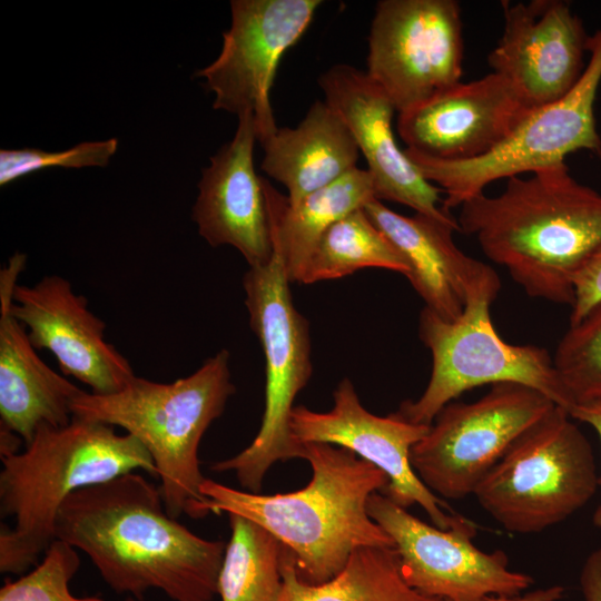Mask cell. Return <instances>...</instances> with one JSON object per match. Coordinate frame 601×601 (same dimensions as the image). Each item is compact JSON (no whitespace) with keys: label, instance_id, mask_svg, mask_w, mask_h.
Wrapping results in <instances>:
<instances>
[{"label":"cell","instance_id":"1","mask_svg":"<svg viewBox=\"0 0 601 601\" xmlns=\"http://www.w3.org/2000/svg\"><path fill=\"white\" fill-rule=\"evenodd\" d=\"M56 539L87 554L106 584L142 600L213 601L226 548L167 512L160 489L138 472L86 486L62 504Z\"/></svg>","mask_w":601,"mask_h":601},{"label":"cell","instance_id":"2","mask_svg":"<svg viewBox=\"0 0 601 601\" xmlns=\"http://www.w3.org/2000/svg\"><path fill=\"white\" fill-rule=\"evenodd\" d=\"M456 220L530 297L572 306L574 277L601 245V194L561 162L465 200Z\"/></svg>","mask_w":601,"mask_h":601},{"label":"cell","instance_id":"3","mask_svg":"<svg viewBox=\"0 0 601 601\" xmlns=\"http://www.w3.org/2000/svg\"><path fill=\"white\" fill-rule=\"evenodd\" d=\"M304 446L313 476L300 490L266 495L207 477L200 490L208 514H236L257 523L290 551L298 577L318 584L339 573L357 549L395 546L367 512L371 495L383 493L388 479L347 449Z\"/></svg>","mask_w":601,"mask_h":601},{"label":"cell","instance_id":"4","mask_svg":"<svg viewBox=\"0 0 601 601\" xmlns=\"http://www.w3.org/2000/svg\"><path fill=\"white\" fill-rule=\"evenodd\" d=\"M1 463L0 512L14 525L0 532V572L14 575L38 564L56 540L58 513L75 492L130 472L157 476L137 439L79 415L62 427H39L22 452Z\"/></svg>","mask_w":601,"mask_h":601},{"label":"cell","instance_id":"5","mask_svg":"<svg viewBox=\"0 0 601 601\" xmlns=\"http://www.w3.org/2000/svg\"><path fill=\"white\" fill-rule=\"evenodd\" d=\"M229 357L221 349L173 383L135 376L117 393L83 391L72 402L73 415L119 426L142 444L154 461L165 508L175 519L208 515L198 450L236 391Z\"/></svg>","mask_w":601,"mask_h":601},{"label":"cell","instance_id":"6","mask_svg":"<svg viewBox=\"0 0 601 601\" xmlns=\"http://www.w3.org/2000/svg\"><path fill=\"white\" fill-rule=\"evenodd\" d=\"M501 288L490 267L469 288L465 308L454 321H444L428 308L420 314L418 334L432 355V372L423 394L404 401L405 420L431 426L441 410L466 391L485 384L518 383L548 396L569 411L570 402L553 356L536 345L505 342L491 319V304Z\"/></svg>","mask_w":601,"mask_h":601},{"label":"cell","instance_id":"7","mask_svg":"<svg viewBox=\"0 0 601 601\" xmlns=\"http://www.w3.org/2000/svg\"><path fill=\"white\" fill-rule=\"evenodd\" d=\"M572 420L556 405L512 443L476 486V501L505 530L539 533L595 494L593 451Z\"/></svg>","mask_w":601,"mask_h":601},{"label":"cell","instance_id":"8","mask_svg":"<svg viewBox=\"0 0 601 601\" xmlns=\"http://www.w3.org/2000/svg\"><path fill=\"white\" fill-rule=\"evenodd\" d=\"M282 258L273 253L268 264L249 267L243 278L245 304L253 332L265 358V406L259 431L236 455L216 461L210 470L233 472L245 491L259 493L273 464L304 459L305 446L290 431L297 394L312 375L307 319L296 309Z\"/></svg>","mask_w":601,"mask_h":601},{"label":"cell","instance_id":"9","mask_svg":"<svg viewBox=\"0 0 601 601\" xmlns=\"http://www.w3.org/2000/svg\"><path fill=\"white\" fill-rule=\"evenodd\" d=\"M589 59L577 85L555 102L533 109L491 152L467 161L437 160L404 149L421 174L444 194L450 210L490 184L565 162L572 152H601L594 104L601 83V28L589 38Z\"/></svg>","mask_w":601,"mask_h":601},{"label":"cell","instance_id":"10","mask_svg":"<svg viewBox=\"0 0 601 601\" xmlns=\"http://www.w3.org/2000/svg\"><path fill=\"white\" fill-rule=\"evenodd\" d=\"M555 406L541 392L518 383L493 384L472 403L451 402L412 447L413 470L444 499L473 495L512 443Z\"/></svg>","mask_w":601,"mask_h":601},{"label":"cell","instance_id":"11","mask_svg":"<svg viewBox=\"0 0 601 601\" xmlns=\"http://www.w3.org/2000/svg\"><path fill=\"white\" fill-rule=\"evenodd\" d=\"M464 38L455 0H381L368 36L366 73L398 114L461 81Z\"/></svg>","mask_w":601,"mask_h":601},{"label":"cell","instance_id":"12","mask_svg":"<svg viewBox=\"0 0 601 601\" xmlns=\"http://www.w3.org/2000/svg\"><path fill=\"white\" fill-rule=\"evenodd\" d=\"M367 512L393 540L405 582L414 590L444 601H484L490 597L523 594L534 580L513 571L508 555L477 549L474 523L462 516L449 529L430 525L375 492Z\"/></svg>","mask_w":601,"mask_h":601},{"label":"cell","instance_id":"13","mask_svg":"<svg viewBox=\"0 0 601 601\" xmlns=\"http://www.w3.org/2000/svg\"><path fill=\"white\" fill-rule=\"evenodd\" d=\"M321 0H233L218 57L196 76L214 92L213 108L250 112L259 142L276 130L269 93L278 63L311 24Z\"/></svg>","mask_w":601,"mask_h":601},{"label":"cell","instance_id":"14","mask_svg":"<svg viewBox=\"0 0 601 601\" xmlns=\"http://www.w3.org/2000/svg\"><path fill=\"white\" fill-rule=\"evenodd\" d=\"M333 396L334 405L325 413L294 406L290 431L299 444L326 443L352 451L387 475L384 495L404 509L418 504L440 529L462 518L426 487L411 464V450L430 426L414 424L397 412L387 416L368 412L348 378L338 383Z\"/></svg>","mask_w":601,"mask_h":601},{"label":"cell","instance_id":"15","mask_svg":"<svg viewBox=\"0 0 601 601\" xmlns=\"http://www.w3.org/2000/svg\"><path fill=\"white\" fill-rule=\"evenodd\" d=\"M502 35L487 56L532 108L555 102L580 80L590 36L564 0L501 1Z\"/></svg>","mask_w":601,"mask_h":601},{"label":"cell","instance_id":"16","mask_svg":"<svg viewBox=\"0 0 601 601\" xmlns=\"http://www.w3.org/2000/svg\"><path fill=\"white\" fill-rule=\"evenodd\" d=\"M532 110L505 78L491 71L398 114L397 131L406 149L467 161L499 147Z\"/></svg>","mask_w":601,"mask_h":601},{"label":"cell","instance_id":"17","mask_svg":"<svg viewBox=\"0 0 601 601\" xmlns=\"http://www.w3.org/2000/svg\"><path fill=\"white\" fill-rule=\"evenodd\" d=\"M11 315L27 328L35 349H49L65 375L109 395L135 377L126 357L105 339L106 324L88 308L69 280L48 275L32 286L16 285Z\"/></svg>","mask_w":601,"mask_h":601},{"label":"cell","instance_id":"18","mask_svg":"<svg viewBox=\"0 0 601 601\" xmlns=\"http://www.w3.org/2000/svg\"><path fill=\"white\" fill-rule=\"evenodd\" d=\"M317 82L325 102L345 122L366 160L375 198L405 205L439 220L455 221L443 207L442 190L421 174L397 145L392 128L396 110L366 71L335 65Z\"/></svg>","mask_w":601,"mask_h":601},{"label":"cell","instance_id":"19","mask_svg":"<svg viewBox=\"0 0 601 601\" xmlns=\"http://www.w3.org/2000/svg\"><path fill=\"white\" fill-rule=\"evenodd\" d=\"M256 140L254 116H239L233 139L203 169L191 214L199 235L210 246H233L249 267L264 266L273 256L264 178L256 174L253 161Z\"/></svg>","mask_w":601,"mask_h":601},{"label":"cell","instance_id":"20","mask_svg":"<svg viewBox=\"0 0 601 601\" xmlns=\"http://www.w3.org/2000/svg\"><path fill=\"white\" fill-rule=\"evenodd\" d=\"M26 256L16 254L0 274V416L28 444L41 426L62 427L83 391L50 368L36 353L27 328L9 311Z\"/></svg>","mask_w":601,"mask_h":601},{"label":"cell","instance_id":"21","mask_svg":"<svg viewBox=\"0 0 601 601\" xmlns=\"http://www.w3.org/2000/svg\"><path fill=\"white\" fill-rule=\"evenodd\" d=\"M364 210L405 257L407 279L426 308L444 321H454L465 308L471 285L491 266L464 254L453 234L457 220L443 221L415 213L404 216L373 198Z\"/></svg>","mask_w":601,"mask_h":601},{"label":"cell","instance_id":"22","mask_svg":"<svg viewBox=\"0 0 601 601\" xmlns=\"http://www.w3.org/2000/svg\"><path fill=\"white\" fill-rule=\"evenodd\" d=\"M260 145L262 170L285 186L292 205L355 168L359 156L349 129L325 100H316L296 127L277 128Z\"/></svg>","mask_w":601,"mask_h":601},{"label":"cell","instance_id":"23","mask_svg":"<svg viewBox=\"0 0 601 601\" xmlns=\"http://www.w3.org/2000/svg\"><path fill=\"white\" fill-rule=\"evenodd\" d=\"M273 252L283 260L290 283H300L306 264L324 233L347 214L375 198L367 169L357 166L292 205L264 179Z\"/></svg>","mask_w":601,"mask_h":601},{"label":"cell","instance_id":"24","mask_svg":"<svg viewBox=\"0 0 601 601\" xmlns=\"http://www.w3.org/2000/svg\"><path fill=\"white\" fill-rule=\"evenodd\" d=\"M282 577L278 601H444L405 582L395 548L357 549L339 573L318 584L298 577L294 556L284 548Z\"/></svg>","mask_w":601,"mask_h":601},{"label":"cell","instance_id":"25","mask_svg":"<svg viewBox=\"0 0 601 601\" xmlns=\"http://www.w3.org/2000/svg\"><path fill=\"white\" fill-rule=\"evenodd\" d=\"M367 267L393 270L405 277L410 274L403 254L362 207L334 223L324 233L299 284L337 279Z\"/></svg>","mask_w":601,"mask_h":601},{"label":"cell","instance_id":"26","mask_svg":"<svg viewBox=\"0 0 601 601\" xmlns=\"http://www.w3.org/2000/svg\"><path fill=\"white\" fill-rule=\"evenodd\" d=\"M226 543L218 579L221 601H278L282 585L283 544L257 523L228 514Z\"/></svg>","mask_w":601,"mask_h":601},{"label":"cell","instance_id":"27","mask_svg":"<svg viewBox=\"0 0 601 601\" xmlns=\"http://www.w3.org/2000/svg\"><path fill=\"white\" fill-rule=\"evenodd\" d=\"M553 363L570 408L601 404V302L578 323L569 325L555 348Z\"/></svg>","mask_w":601,"mask_h":601},{"label":"cell","instance_id":"28","mask_svg":"<svg viewBox=\"0 0 601 601\" xmlns=\"http://www.w3.org/2000/svg\"><path fill=\"white\" fill-rule=\"evenodd\" d=\"M31 570L17 579L7 578L0 601H105L99 595L77 597L70 582L80 566L78 550L56 539Z\"/></svg>","mask_w":601,"mask_h":601},{"label":"cell","instance_id":"29","mask_svg":"<svg viewBox=\"0 0 601 601\" xmlns=\"http://www.w3.org/2000/svg\"><path fill=\"white\" fill-rule=\"evenodd\" d=\"M117 148L118 140L110 138L81 142L57 152L37 148L1 149L0 185H8L20 177L45 168L104 167L115 155Z\"/></svg>","mask_w":601,"mask_h":601},{"label":"cell","instance_id":"30","mask_svg":"<svg viewBox=\"0 0 601 601\" xmlns=\"http://www.w3.org/2000/svg\"><path fill=\"white\" fill-rule=\"evenodd\" d=\"M573 285L574 300L569 325L578 323L601 302V245L581 266Z\"/></svg>","mask_w":601,"mask_h":601},{"label":"cell","instance_id":"31","mask_svg":"<svg viewBox=\"0 0 601 601\" xmlns=\"http://www.w3.org/2000/svg\"><path fill=\"white\" fill-rule=\"evenodd\" d=\"M583 601H601V546L585 559L580 573Z\"/></svg>","mask_w":601,"mask_h":601},{"label":"cell","instance_id":"32","mask_svg":"<svg viewBox=\"0 0 601 601\" xmlns=\"http://www.w3.org/2000/svg\"><path fill=\"white\" fill-rule=\"evenodd\" d=\"M569 414L573 420L590 425L601 441V404L573 406L569 410ZM593 523L601 528V505L593 513Z\"/></svg>","mask_w":601,"mask_h":601},{"label":"cell","instance_id":"33","mask_svg":"<svg viewBox=\"0 0 601 601\" xmlns=\"http://www.w3.org/2000/svg\"><path fill=\"white\" fill-rule=\"evenodd\" d=\"M564 595L562 585L536 589L516 597H490L484 601H559Z\"/></svg>","mask_w":601,"mask_h":601},{"label":"cell","instance_id":"34","mask_svg":"<svg viewBox=\"0 0 601 601\" xmlns=\"http://www.w3.org/2000/svg\"><path fill=\"white\" fill-rule=\"evenodd\" d=\"M22 439L11 430L0 425V456H7L19 452Z\"/></svg>","mask_w":601,"mask_h":601},{"label":"cell","instance_id":"35","mask_svg":"<svg viewBox=\"0 0 601 601\" xmlns=\"http://www.w3.org/2000/svg\"><path fill=\"white\" fill-rule=\"evenodd\" d=\"M124 601H141L132 597H127Z\"/></svg>","mask_w":601,"mask_h":601},{"label":"cell","instance_id":"36","mask_svg":"<svg viewBox=\"0 0 601 601\" xmlns=\"http://www.w3.org/2000/svg\"><path fill=\"white\" fill-rule=\"evenodd\" d=\"M599 157L601 158V152H600Z\"/></svg>","mask_w":601,"mask_h":601}]
</instances>
